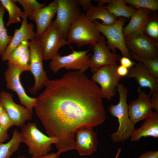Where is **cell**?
Wrapping results in <instances>:
<instances>
[{
	"mask_svg": "<svg viewBox=\"0 0 158 158\" xmlns=\"http://www.w3.org/2000/svg\"><path fill=\"white\" fill-rule=\"evenodd\" d=\"M30 60V53L28 49L23 53L14 62L15 64L22 72L30 71L29 66Z\"/></svg>",
	"mask_w": 158,
	"mask_h": 158,
	"instance_id": "cell-31",
	"label": "cell"
},
{
	"mask_svg": "<svg viewBox=\"0 0 158 158\" xmlns=\"http://www.w3.org/2000/svg\"><path fill=\"white\" fill-rule=\"evenodd\" d=\"M29 70L35 79L34 84L29 91L31 94H35L45 86L49 79L43 68L42 53L37 38H35L29 41Z\"/></svg>",
	"mask_w": 158,
	"mask_h": 158,
	"instance_id": "cell-6",
	"label": "cell"
},
{
	"mask_svg": "<svg viewBox=\"0 0 158 158\" xmlns=\"http://www.w3.org/2000/svg\"><path fill=\"white\" fill-rule=\"evenodd\" d=\"M21 142L20 132L15 129L13 131L11 138L8 142L0 143V158H10L18 150Z\"/></svg>",
	"mask_w": 158,
	"mask_h": 158,
	"instance_id": "cell-24",
	"label": "cell"
},
{
	"mask_svg": "<svg viewBox=\"0 0 158 158\" xmlns=\"http://www.w3.org/2000/svg\"><path fill=\"white\" fill-rule=\"evenodd\" d=\"M138 8L131 16L129 23L123 28L124 37L133 34L145 32L146 25L150 20L149 11L145 8Z\"/></svg>",
	"mask_w": 158,
	"mask_h": 158,
	"instance_id": "cell-21",
	"label": "cell"
},
{
	"mask_svg": "<svg viewBox=\"0 0 158 158\" xmlns=\"http://www.w3.org/2000/svg\"><path fill=\"white\" fill-rule=\"evenodd\" d=\"M68 55L61 56L60 53L56 56L49 63V67L54 73L62 68L67 70L78 71L84 73L89 68L91 54H87L89 50L76 51L73 49Z\"/></svg>",
	"mask_w": 158,
	"mask_h": 158,
	"instance_id": "cell-8",
	"label": "cell"
},
{
	"mask_svg": "<svg viewBox=\"0 0 158 158\" xmlns=\"http://www.w3.org/2000/svg\"><path fill=\"white\" fill-rule=\"evenodd\" d=\"M131 58L141 62L154 78L158 77V58L147 59L139 57L130 52Z\"/></svg>",
	"mask_w": 158,
	"mask_h": 158,
	"instance_id": "cell-27",
	"label": "cell"
},
{
	"mask_svg": "<svg viewBox=\"0 0 158 158\" xmlns=\"http://www.w3.org/2000/svg\"><path fill=\"white\" fill-rule=\"evenodd\" d=\"M15 1L22 6L24 13L30 19L36 10L45 6V2L41 4L36 0H15Z\"/></svg>",
	"mask_w": 158,
	"mask_h": 158,
	"instance_id": "cell-28",
	"label": "cell"
},
{
	"mask_svg": "<svg viewBox=\"0 0 158 158\" xmlns=\"http://www.w3.org/2000/svg\"><path fill=\"white\" fill-rule=\"evenodd\" d=\"M121 148H119L118 149V152H117V154L115 157V158H117L118 157V156H119V155L120 154V153L121 152Z\"/></svg>",
	"mask_w": 158,
	"mask_h": 158,
	"instance_id": "cell-42",
	"label": "cell"
},
{
	"mask_svg": "<svg viewBox=\"0 0 158 158\" xmlns=\"http://www.w3.org/2000/svg\"><path fill=\"white\" fill-rule=\"evenodd\" d=\"M85 15L88 18L92 21L100 19L102 24L106 26L114 24L117 21V17L110 12L103 5L95 6L92 5L86 12Z\"/></svg>",
	"mask_w": 158,
	"mask_h": 158,
	"instance_id": "cell-23",
	"label": "cell"
},
{
	"mask_svg": "<svg viewBox=\"0 0 158 158\" xmlns=\"http://www.w3.org/2000/svg\"><path fill=\"white\" fill-rule=\"evenodd\" d=\"M116 72L118 75L122 78L123 77H126L128 73V69L120 65L118 66Z\"/></svg>",
	"mask_w": 158,
	"mask_h": 158,
	"instance_id": "cell-38",
	"label": "cell"
},
{
	"mask_svg": "<svg viewBox=\"0 0 158 158\" xmlns=\"http://www.w3.org/2000/svg\"><path fill=\"white\" fill-rule=\"evenodd\" d=\"M145 31L152 39L154 40V39H158V22L156 20L150 21V20L146 25L145 29Z\"/></svg>",
	"mask_w": 158,
	"mask_h": 158,
	"instance_id": "cell-32",
	"label": "cell"
},
{
	"mask_svg": "<svg viewBox=\"0 0 158 158\" xmlns=\"http://www.w3.org/2000/svg\"><path fill=\"white\" fill-rule=\"evenodd\" d=\"M22 142L28 146V152L32 156L46 155L51 150V145L57 140L43 133L35 123L29 122L22 127L20 132Z\"/></svg>",
	"mask_w": 158,
	"mask_h": 158,
	"instance_id": "cell-4",
	"label": "cell"
},
{
	"mask_svg": "<svg viewBox=\"0 0 158 158\" xmlns=\"http://www.w3.org/2000/svg\"><path fill=\"white\" fill-rule=\"evenodd\" d=\"M5 111L4 109L0 100V115Z\"/></svg>",
	"mask_w": 158,
	"mask_h": 158,
	"instance_id": "cell-41",
	"label": "cell"
},
{
	"mask_svg": "<svg viewBox=\"0 0 158 158\" xmlns=\"http://www.w3.org/2000/svg\"><path fill=\"white\" fill-rule=\"evenodd\" d=\"M5 9L0 3V56L4 53L13 37L8 35L4 24V16Z\"/></svg>",
	"mask_w": 158,
	"mask_h": 158,
	"instance_id": "cell-26",
	"label": "cell"
},
{
	"mask_svg": "<svg viewBox=\"0 0 158 158\" xmlns=\"http://www.w3.org/2000/svg\"><path fill=\"white\" fill-rule=\"evenodd\" d=\"M38 39L45 61L51 60L58 54L61 47L69 45L61 29L54 22Z\"/></svg>",
	"mask_w": 158,
	"mask_h": 158,
	"instance_id": "cell-7",
	"label": "cell"
},
{
	"mask_svg": "<svg viewBox=\"0 0 158 158\" xmlns=\"http://www.w3.org/2000/svg\"><path fill=\"white\" fill-rule=\"evenodd\" d=\"M126 77L135 78L140 87L149 88L150 91L148 94L150 96L153 92L158 90V79L152 75L141 62L136 63L133 67L129 69Z\"/></svg>",
	"mask_w": 158,
	"mask_h": 158,
	"instance_id": "cell-18",
	"label": "cell"
},
{
	"mask_svg": "<svg viewBox=\"0 0 158 158\" xmlns=\"http://www.w3.org/2000/svg\"><path fill=\"white\" fill-rule=\"evenodd\" d=\"M79 6H81L83 11L86 12L92 5L90 0H77Z\"/></svg>",
	"mask_w": 158,
	"mask_h": 158,
	"instance_id": "cell-39",
	"label": "cell"
},
{
	"mask_svg": "<svg viewBox=\"0 0 158 158\" xmlns=\"http://www.w3.org/2000/svg\"><path fill=\"white\" fill-rule=\"evenodd\" d=\"M116 63L101 67L92 75V79L99 84L102 97L110 100L116 95L117 87L120 79L116 72Z\"/></svg>",
	"mask_w": 158,
	"mask_h": 158,
	"instance_id": "cell-9",
	"label": "cell"
},
{
	"mask_svg": "<svg viewBox=\"0 0 158 158\" xmlns=\"http://www.w3.org/2000/svg\"><path fill=\"white\" fill-rule=\"evenodd\" d=\"M57 6V0H55L36 10L30 19L36 23V37L38 39L52 23V20L56 13Z\"/></svg>",
	"mask_w": 158,
	"mask_h": 158,
	"instance_id": "cell-17",
	"label": "cell"
},
{
	"mask_svg": "<svg viewBox=\"0 0 158 158\" xmlns=\"http://www.w3.org/2000/svg\"><path fill=\"white\" fill-rule=\"evenodd\" d=\"M101 36L93 21L81 13L73 20L66 39L69 44H75L80 47L98 42Z\"/></svg>",
	"mask_w": 158,
	"mask_h": 158,
	"instance_id": "cell-3",
	"label": "cell"
},
{
	"mask_svg": "<svg viewBox=\"0 0 158 158\" xmlns=\"http://www.w3.org/2000/svg\"><path fill=\"white\" fill-rule=\"evenodd\" d=\"M57 1L56 17L53 22L61 29L66 39L73 20L81 13V9L77 0H57Z\"/></svg>",
	"mask_w": 158,
	"mask_h": 158,
	"instance_id": "cell-12",
	"label": "cell"
},
{
	"mask_svg": "<svg viewBox=\"0 0 158 158\" xmlns=\"http://www.w3.org/2000/svg\"><path fill=\"white\" fill-rule=\"evenodd\" d=\"M150 99V103L152 109L158 111V90L153 92Z\"/></svg>",
	"mask_w": 158,
	"mask_h": 158,
	"instance_id": "cell-34",
	"label": "cell"
},
{
	"mask_svg": "<svg viewBox=\"0 0 158 158\" xmlns=\"http://www.w3.org/2000/svg\"><path fill=\"white\" fill-rule=\"evenodd\" d=\"M34 108L48 136L56 138L60 154L75 150L79 129L103 123L106 119L100 87L81 71L49 80Z\"/></svg>",
	"mask_w": 158,
	"mask_h": 158,
	"instance_id": "cell-1",
	"label": "cell"
},
{
	"mask_svg": "<svg viewBox=\"0 0 158 158\" xmlns=\"http://www.w3.org/2000/svg\"><path fill=\"white\" fill-rule=\"evenodd\" d=\"M9 137L7 131L4 130L0 126V143L3 142Z\"/></svg>",
	"mask_w": 158,
	"mask_h": 158,
	"instance_id": "cell-40",
	"label": "cell"
},
{
	"mask_svg": "<svg viewBox=\"0 0 158 158\" xmlns=\"http://www.w3.org/2000/svg\"><path fill=\"white\" fill-rule=\"evenodd\" d=\"M98 5L107 4L106 8L116 17L129 18L131 17L136 10L133 6L126 5L125 0H95Z\"/></svg>",
	"mask_w": 158,
	"mask_h": 158,
	"instance_id": "cell-22",
	"label": "cell"
},
{
	"mask_svg": "<svg viewBox=\"0 0 158 158\" xmlns=\"http://www.w3.org/2000/svg\"><path fill=\"white\" fill-rule=\"evenodd\" d=\"M27 18L26 16H25L21 22L20 28L15 30L10 44L1 56L3 61L23 41H30L36 38L33 29V24L28 23Z\"/></svg>",
	"mask_w": 158,
	"mask_h": 158,
	"instance_id": "cell-19",
	"label": "cell"
},
{
	"mask_svg": "<svg viewBox=\"0 0 158 158\" xmlns=\"http://www.w3.org/2000/svg\"><path fill=\"white\" fill-rule=\"evenodd\" d=\"M117 90L119 96L118 102L111 104L109 110L112 116L116 117L119 126L116 132L110 135L112 141L118 143L128 139L135 129L134 124L130 119L128 114L127 98L128 90L122 83H119Z\"/></svg>",
	"mask_w": 158,
	"mask_h": 158,
	"instance_id": "cell-2",
	"label": "cell"
},
{
	"mask_svg": "<svg viewBox=\"0 0 158 158\" xmlns=\"http://www.w3.org/2000/svg\"><path fill=\"white\" fill-rule=\"evenodd\" d=\"M7 67L4 74L6 87L15 92L21 104L33 113L37 97H30L26 94L20 80L22 71L14 64L7 62Z\"/></svg>",
	"mask_w": 158,
	"mask_h": 158,
	"instance_id": "cell-11",
	"label": "cell"
},
{
	"mask_svg": "<svg viewBox=\"0 0 158 158\" xmlns=\"http://www.w3.org/2000/svg\"><path fill=\"white\" fill-rule=\"evenodd\" d=\"M16 3L15 0H0V3L8 12V18L6 25L7 26L21 22V18H23L26 16Z\"/></svg>",
	"mask_w": 158,
	"mask_h": 158,
	"instance_id": "cell-25",
	"label": "cell"
},
{
	"mask_svg": "<svg viewBox=\"0 0 158 158\" xmlns=\"http://www.w3.org/2000/svg\"><path fill=\"white\" fill-rule=\"evenodd\" d=\"M125 18L121 17L114 24L106 26L102 24L97 20L93 21L100 32L107 39L105 41L109 49L115 53L116 49L121 52L122 56L131 59L130 52L126 47L124 40L123 26L126 22Z\"/></svg>",
	"mask_w": 158,
	"mask_h": 158,
	"instance_id": "cell-5",
	"label": "cell"
},
{
	"mask_svg": "<svg viewBox=\"0 0 158 158\" xmlns=\"http://www.w3.org/2000/svg\"><path fill=\"white\" fill-rule=\"evenodd\" d=\"M29 41H23L4 60L8 62L13 63L25 51L29 49Z\"/></svg>",
	"mask_w": 158,
	"mask_h": 158,
	"instance_id": "cell-30",
	"label": "cell"
},
{
	"mask_svg": "<svg viewBox=\"0 0 158 158\" xmlns=\"http://www.w3.org/2000/svg\"><path fill=\"white\" fill-rule=\"evenodd\" d=\"M126 3L138 8H143L155 11L158 9L157 0H125Z\"/></svg>",
	"mask_w": 158,
	"mask_h": 158,
	"instance_id": "cell-29",
	"label": "cell"
},
{
	"mask_svg": "<svg viewBox=\"0 0 158 158\" xmlns=\"http://www.w3.org/2000/svg\"><path fill=\"white\" fill-rule=\"evenodd\" d=\"M90 45L93 54L90 58L89 66L93 73L102 66L116 63L121 58L119 55L110 51L102 35L98 42Z\"/></svg>",
	"mask_w": 158,
	"mask_h": 158,
	"instance_id": "cell-13",
	"label": "cell"
},
{
	"mask_svg": "<svg viewBox=\"0 0 158 158\" xmlns=\"http://www.w3.org/2000/svg\"><path fill=\"white\" fill-rule=\"evenodd\" d=\"M138 97L128 104L130 119L135 125L139 121L145 120L152 114L153 111L150 103V96L145 91L138 89Z\"/></svg>",
	"mask_w": 158,
	"mask_h": 158,
	"instance_id": "cell-15",
	"label": "cell"
},
{
	"mask_svg": "<svg viewBox=\"0 0 158 158\" xmlns=\"http://www.w3.org/2000/svg\"><path fill=\"white\" fill-rule=\"evenodd\" d=\"M147 137L158 138V111L153 112L140 128L134 130L130 137L132 141L137 142L142 137Z\"/></svg>",
	"mask_w": 158,
	"mask_h": 158,
	"instance_id": "cell-20",
	"label": "cell"
},
{
	"mask_svg": "<svg viewBox=\"0 0 158 158\" xmlns=\"http://www.w3.org/2000/svg\"><path fill=\"white\" fill-rule=\"evenodd\" d=\"M0 100L5 111L14 123L15 126L22 127L26 121L32 118V114L25 107L16 103L13 99V95L1 90Z\"/></svg>",
	"mask_w": 158,
	"mask_h": 158,
	"instance_id": "cell-14",
	"label": "cell"
},
{
	"mask_svg": "<svg viewBox=\"0 0 158 158\" xmlns=\"http://www.w3.org/2000/svg\"><path fill=\"white\" fill-rule=\"evenodd\" d=\"M138 158H158L157 151H148L141 154Z\"/></svg>",
	"mask_w": 158,
	"mask_h": 158,
	"instance_id": "cell-36",
	"label": "cell"
},
{
	"mask_svg": "<svg viewBox=\"0 0 158 158\" xmlns=\"http://www.w3.org/2000/svg\"><path fill=\"white\" fill-rule=\"evenodd\" d=\"M59 154L57 152L55 153L51 152L46 155L37 156H32L30 158H59ZM17 158H28L25 156H18Z\"/></svg>",
	"mask_w": 158,
	"mask_h": 158,
	"instance_id": "cell-37",
	"label": "cell"
},
{
	"mask_svg": "<svg viewBox=\"0 0 158 158\" xmlns=\"http://www.w3.org/2000/svg\"><path fill=\"white\" fill-rule=\"evenodd\" d=\"M121 65L126 68L128 69L133 67L136 63L131 61L130 59L125 56H122L119 59Z\"/></svg>",
	"mask_w": 158,
	"mask_h": 158,
	"instance_id": "cell-35",
	"label": "cell"
},
{
	"mask_svg": "<svg viewBox=\"0 0 158 158\" xmlns=\"http://www.w3.org/2000/svg\"><path fill=\"white\" fill-rule=\"evenodd\" d=\"M124 40L130 52L143 58H158L157 43L146 35L144 32L126 36Z\"/></svg>",
	"mask_w": 158,
	"mask_h": 158,
	"instance_id": "cell-10",
	"label": "cell"
},
{
	"mask_svg": "<svg viewBox=\"0 0 158 158\" xmlns=\"http://www.w3.org/2000/svg\"><path fill=\"white\" fill-rule=\"evenodd\" d=\"M92 128H82L76 133L75 150L80 155H91L97 149V134Z\"/></svg>",
	"mask_w": 158,
	"mask_h": 158,
	"instance_id": "cell-16",
	"label": "cell"
},
{
	"mask_svg": "<svg viewBox=\"0 0 158 158\" xmlns=\"http://www.w3.org/2000/svg\"><path fill=\"white\" fill-rule=\"evenodd\" d=\"M14 126V123L5 111L0 115V126L4 130L7 131Z\"/></svg>",
	"mask_w": 158,
	"mask_h": 158,
	"instance_id": "cell-33",
	"label": "cell"
}]
</instances>
